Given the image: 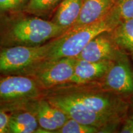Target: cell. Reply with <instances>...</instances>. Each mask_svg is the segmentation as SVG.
I'll return each instance as SVG.
<instances>
[{"mask_svg":"<svg viewBox=\"0 0 133 133\" xmlns=\"http://www.w3.org/2000/svg\"><path fill=\"white\" fill-rule=\"evenodd\" d=\"M89 112L122 120L129 108L126 99L108 90H73L65 92Z\"/></svg>","mask_w":133,"mask_h":133,"instance_id":"obj_4","label":"cell"},{"mask_svg":"<svg viewBox=\"0 0 133 133\" xmlns=\"http://www.w3.org/2000/svg\"><path fill=\"white\" fill-rule=\"evenodd\" d=\"M39 128L38 119L31 110L17 111L10 115L9 133H34Z\"/></svg>","mask_w":133,"mask_h":133,"instance_id":"obj_14","label":"cell"},{"mask_svg":"<svg viewBox=\"0 0 133 133\" xmlns=\"http://www.w3.org/2000/svg\"><path fill=\"white\" fill-rule=\"evenodd\" d=\"M117 1L84 0L78 19L71 28L85 25L102 19L112 11Z\"/></svg>","mask_w":133,"mask_h":133,"instance_id":"obj_12","label":"cell"},{"mask_svg":"<svg viewBox=\"0 0 133 133\" xmlns=\"http://www.w3.org/2000/svg\"><path fill=\"white\" fill-rule=\"evenodd\" d=\"M41 86L33 77L7 75L0 78V105H20L39 97Z\"/></svg>","mask_w":133,"mask_h":133,"instance_id":"obj_6","label":"cell"},{"mask_svg":"<svg viewBox=\"0 0 133 133\" xmlns=\"http://www.w3.org/2000/svg\"><path fill=\"white\" fill-rule=\"evenodd\" d=\"M57 133H96L99 132L97 128L81 123L78 121L69 118Z\"/></svg>","mask_w":133,"mask_h":133,"instance_id":"obj_16","label":"cell"},{"mask_svg":"<svg viewBox=\"0 0 133 133\" xmlns=\"http://www.w3.org/2000/svg\"><path fill=\"white\" fill-rule=\"evenodd\" d=\"M113 62L110 61L89 62L76 59L70 83L83 84L104 78Z\"/></svg>","mask_w":133,"mask_h":133,"instance_id":"obj_11","label":"cell"},{"mask_svg":"<svg viewBox=\"0 0 133 133\" xmlns=\"http://www.w3.org/2000/svg\"><path fill=\"white\" fill-rule=\"evenodd\" d=\"M53 105L59 108L70 118L81 123L97 128L99 132H109L114 129L121 120L86 110L81 105L65 92L53 94L46 98Z\"/></svg>","mask_w":133,"mask_h":133,"instance_id":"obj_5","label":"cell"},{"mask_svg":"<svg viewBox=\"0 0 133 133\" xmlns=\"http://www.w3.org/2000/svg\"><path fill=\"white\" fill-rule=\"evenodd\" d=\"M52 21L33 17L6 22L0 28L1 47L40 46L66 32Z\"/></svg>","mask_w":133,"mask_h":133,"instance_id":"obj_1","label":"cell"},{"mask_svg":"<svg viewBox=\"0 0 133 133\" xmlns=\"http://www.w3.org/2000/svg\"><path fill=\"white\" fill-rule=\"evenodd\" d=\"M104 78L105 89L126 100L133 99V68L125 53L113 62Z\"/></svg>","mask_w":133,"mask_h":133,"instance_id":"obj_8","label":"cell"},{"mask_svg":"<svg viewBox=\"0 0 133 133\" xmlns=\"http://www.w3.org/2000/svg\"><path fill=\"white\" fill-rule=\"evenodd\" d=\"M29 0H0V17L26 8Z\"/></svg>","mask_w":133,"mask_h":133,"instance_id":"obj_18","label":"cell"},{"mask_svg":"<svg viewBox=\"0 0 133 133\" xmlns=\"http://www.w3.org/2000/svg\"><path fill=\"white\" fill-rule=\"evenodd\" d=\"M31 105L30 110L35 115L39 127L48 132H56L69 118L63 111L46 99L36 100Z\"/></svg>","mask_w":133,"mask_h":133,"instance_id":"obj_10","label":"cell"},{"mask_svg":"<svg viewBox=\"0 0 133 133\" xmlns=\"http://www.w3.org/2000/svg\"><path fill=\"white\" fill-rule=\"evenodd\" d=\"M114 9L121 22L133 18V0H118Z\"/></svg>","mask_w":133,"mask_h":133,"instance_id":"obj_19","label":"cell"},{"mask_svg":"<svg viewBox=\"0 0 133 133\" xmlns=\"http://www.w3.org/2000/svg\"><path fill=\"white\" fill-rule=\"evenodd\" d=\"M62 0H29L26 10L31 14H41L49 12Z\"/></svg>","mask_w":133,"mask_h":133,"instance_id":"obj_17","label":"cell"},{"mask_svg":"<svg viewBox=\"0 0 133 133\" xmlns=\"http://www.w3.org/2000/svg\"><path fill=\"white\" fill-rule=\"evenodd\" d=\"M131 56H132V60H133V52L131 53Z\"/></svg>","mask_w":133,"mask_h":133,"instance_id":"obj_22","label":"cell"},{"mask_svg":"<svg viewBox=\"0 0 133 133\" xmlns=\"http://www.w3.org/2000/svg\"><path fill=\"white\" fill-rule=\"evenodd\" d=\"M76 60L75 57H63L54 61H44L30 75L32 76L41 88H51L70 83Z\"/></svg>","mask_w":133,"mask_h":133,"instance_id":"obj_7","label":"cell"},{"mask_svg":"<svg viewBox=\"0 0 133 133\" xmlns=\"http://www.w3.org/2000/svg\"><path fill=\"white\" fill-rule=\"evenodd\" d=\"M110 33L119 49L133 52V18L120 22Z\"/></svg>","mask_w":133,"mask_h":133,"instance_id":"obj_15","label":"cell"},{"mask_svg":"<svg viewBox=\"0 0 133 133\" xmlns=\"http://www.w3.org/2000/svg\"><path fill=\"white\" fill-rule=\"evenodd\" d=\"M120 22L113 8L107 16L99 21L78 27L71 28L55 39L45 61L63 57L76 58L93 38L102 33L112 31Z\"/></svg>","mask_w":133,"mask_h":133,"instance_id":"obj_2","label":"cell"},{"mask_svg":"<svg viewBox=\"0 0 133 133\" xmlns=\"http://www.w3.org/2000/svg\"><path fill=\"white\" fill-rule=\"evenodd\" d=\"M122 52L110 32H104L89 41L76 58L89 62L114 61Z\"/></svg>","mask_w":133,"mask_h":133,"instance_id":"obj_9","label":"cell"},{"mask_svg":"<svg viewBox=\"0 0 133 133\" xmlns=\"http://www.w3.org/2000/svg\"><path fill=\"white\" fill-rule=\"evenodd\" d=\"M119 132L121 133H133V114L124 119Z\"/></svg>","mask_w":133,"mask_h":133,"instance_id":"obj_21","label":"cell"},{"mask_svg":"<svg viewBox=\"0 0 133 133\" xmlns=\"http://www.w3.org/2000/svg\"><path fill=\"white\" fill-rule=\"evenodd\" d=\"M84 0H62L52 20L60 27L67 31L78 19Z\"/></svg>","mask_w":133,"mask_h":133,"instance_id":"obj_13","label":"cell"},{"mask_svg":"<svg viewBox=\"0 0 133 133\" xmlns=\"http://www.w3.org/2000/svg\"><path fill=\"white\" fill-rule=\"evenodd\" d=\"M10 115L0 110V133H9Z\"/></svg>","mask_w":133,"mask_h":133,"instance_id":"obj_20","label":"cell"},{"mask_svg":"<svg viewBox=\"0 0 133 133\" xmlns=\"http://www.w3.org/2000/svg\"><path fill=\"white\" fill-rule=\"evenodd\" d=\"M55 39L40 46L1 47L0 75H21L26 72L30 75L46 61Z\"/></svg>","mask_w":133,"mask_h":133,"instance_id":"obj_3","label":"cell"}]
</instances>
